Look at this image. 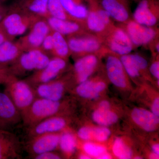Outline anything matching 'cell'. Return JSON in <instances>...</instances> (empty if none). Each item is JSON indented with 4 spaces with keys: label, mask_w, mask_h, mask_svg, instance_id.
Returning a JSON list of instances; mask_svg holds the SVG:
<instances>
[{
    "label": "cell",
    "mask_w": 159,
    "mask_h": 159,
    "mask_svg": "<svg viewBox=\"0 0 159 159\" xmlns=\"http://www.w3.org/2000/svg\"><path fill=\"white\" fill-rule=\"evenodd\" d=\"M4 85V92L10 97L22 116L37 97L34 88L25 80L11 74Z\"/></svg>",
    "instance_id": "obj_1"
},
{
    "label": "cell",
    "mask_w": 159,
    "mask_h": 159,
    "mask_svg": "<svg viewBox=\"0 0 159 159\" xmlns=\"http://www.w3.org/2000/svg\"><path fill=\"white\" fill-rule=\"evenodd\" d=\"M66 103L61 101L36 97L22 116L24 125L29 128L44 119L61 114Z\"/></svg>",
    "instance_id": "obj_2"
},
{
    "label": "cell",
    "mask_w": 159,
    "mask_h": 159,
    "mask_svg": "<svg viewBox=\"0 0 159 159\" xmlns=\"http://www.w3.org/2000/svg\"><path fill=\"white\" fill-rule=\"evenodd\" d=\"M39 16L9 9L7 14L0 21V31L8 39L13 40L30 29Z\"/></svg>",
    "instance_id": "obj_3"
},
{
    "label": "cell",
    "mask_w": 159,
    "mask_h": 159,
    "mask_svg": "<svg viewBox=\"0 0 159 159\" xmlns=\"http://www.w3.org/2000/svg\"><path fill=\"white\" fill-rule=\"evenodd\" d=\"M51 57L40 49L25 51L9 66L10 74L19 77L43 68Z\"/></svg>",
    "instance_id": "obj_4"
},
{
    "label": "cell",
    "mask_w": 159,
    "mask_h": 159,
    "mask_svg": "<svg viewBox=\"0 0 159 159\" xmlns=\"http://www.w3.org/2000/svg\"><path fill=\"white\" fill-rule=\"evenodd\" d=\"M66 67V60L51 57L48 63L43 68L32 73L24 80L34 88L59 77Z\"/></svg>",
    "instance_id": "obj_5"
},
{
    "label": "cell",
    "mask_w": 159,
    "mask_h": 159,
    "mask_svg": "<svg viewBox=\"0 0 159 159\" xmlns=\"http://www.w3.org/2000/svg\"><path fill=\"white\" fill-rule=\"evenodd\" d=\"M29 30L28 34L17 40L24 51L39 49L45 38L51 31L47 19L43 18L35 21Z\"/></svg>",
    "instance_id": "obj_6"
},
{
    "label": "cell",
    "mask_w": 159,
    "mask_h": 159,
    "mask_svg": "<svg viewBox=\"0 0 159 159\" xmlns=\"http://www.w3.org/2000/svg\"><path fill=\"white\" fill-rule=\"evenodd\" d=\"M61 134L60 132L43 134L29 138L25 146L26 150L30 157L55 151L59 148Z\"/></svg>",
    "instance_id": "obj_7"
},
{
    "label": "cell",
    "mask_w": 159,
    "mask_h": 159,
    "mask_svg": "<svg viewBox=\"0 0 159 159\" xmlns=\"http://www.w3.org/2000/svg\"><path fill=\"white\" fill-rule=\"evenodd\" d=\"M21 122V115L10 97L0 92V129L11 132Z\"/></svg>",
    "instance_id": "obj_8"
},
{
    "label": "cell",
    "mask_w": 159,
    "mask_h": 159,
    "mask_svg": "<svg viewBox=\"0 0 159 159\" xmlns=\"http://www.w3.org/2000/svg\"><path fill=\"white\" fill-rule=\"evenodd\" d=\"M67 41L71 54L79 56L99 51L102 46L101 39L84 34L69 36Z\"/></svg>",
    "instance_id": "obj_9"
},
{
    "label": "cell",
    "mask_w": 159,
    "mask_h": 159,
    "mask_svg": "<svg viewBox=\"0 0 159 159\" xmlns=\"http://www.w3.org/2000/svg\"><path fill=\"white\" fill-rule=\"evenodd\" d=\"M109 29L106 43L110 50L122 56L131 53L134 45L125 30L112 27Z\"/></svg>",
    "instance_id": "obj_10"
},
{
    "label": "cell",
    "mask_w": 159,
    "mask_h": 159,
    "mask_svg": "<svg viewBox=\"0 0 159 159\" xmlns=\"http://www.w3.org/2000/svg\"><path fill=\"white\" fill-rule=\"evenodd\" d=\"M67 77H60L46 83L37 85L34 88L36 97L51 100H61L67 87Z\"/></svg>",
    "instance_id": "obj_11"
},
{
    "label": "cell",
    "mask_w": 159,
    "mask_h": 159,
    "mask_svg": "<svg viewBox=\"0 0 159 159\" xmlns=\"http://www.w3.org/2000/svg\"><path fill=\"white\" fill-rule=\"evenodd\" d=\"M125 31L134 45H146L155 39L157 32L152 27L139 24L134 20L129 21Z\"/></svg>",
    "instance_id": "obj_12"
},
{
    "label": "cell",
    "mask_w": 159,
    "mask_h": 159,
    "mask_svg": "<svg viewBox=\"0 0 159 159\" xmlns=\"http://www.w3.org/2000/svg\"><path fill=\"white\" fill-rule=\"evenodd\" d=\"M68 119L61 114L44 119L28 128L29 138L46 133L60 132L66 127Z\"/></svg>",
    "instance_id": "obj_13"
},
{
    "label": "cell",
    "mask_w": 159,
    "mask_h": 159,
    "mask_svg": "<svg viewBox=\"0 0 159 159\" xmlns=\"http://www.w3.org/2000/svg\"><path fill=\"white\" fill-rule=\"evenodd\" d=\"M158 7L154 0H142L135 10L134 20L139 24L152 27L158 19Z\"/></svg>",
    "instance_id": "obj_14"
},
{
    "label": "cell",
    "mask_w": 159,
    "mask_h": 159,
    "mask_svg": "<svg viewBox=\"0 0 159 159\" xmlns=\"http://www.w3.org/2000/svg\"><path fill=\"white\" fill-rule=\"evenodd\" d=\"M48 3V0H13L8 7L11 10L47 19L50 16Z\"/></svg>",
    "instance_id": "obj_15"
},
{
    "label": "cell",
    "mask_w": 159,
    "mask_h": 159,
    "mask_svg": "<svg viewBox=\"0 0 159 159\" xmlns=\"http://www.w3.org/2000/svg\"><path fill=\"white\" fill-rule=\"evenodd\" d=\"M20 144L11 132L0 130V159H20Z\"/></svg>",
    "instance_id": "obj_16"
},
{
    "label": "cell",
    "mask_w": 159,
    "mask_h": 159,
    "mask_svg": "<svg viewBox=\"0 0 159 159\" xmlns=\"http://www.w3.org/2000/svg\"><path fill=\"white\" fill-rule=\"evenodd\" d=\"M96 55L88 54L80 57L75 63L74 67V77L79 83L89 79L98 64Z\"/></svg>",
    "instance_id": "obj_17"
},
{
    "label": "cell",
    "mask_w": 159,
    "mask_h": 159,
    "mask_svg": "<svg viewBox=\"0 0 159 159\" xmlns=\"http://www.w3.org/2000/svg\"><path fill=\"white\" fill-rule=\"evenodd\" d=\"M52 31H57L64 36H70L84 34L82 23L72 20H62L50 16L47 19Z\"/></svg>",
    "instance_id": "obj_18"
},
{
    "label": "cell",
    "mask_w": 159,
    "mask_h": 159,
    "mask_svg": "<svg viewBox=\"0 0 159 159\" xmlns=\"http://www.w3.org/2000/svg\"><path fill=\"white\" fill-rule=\"evenodd\" d=\"M106 69L108 78L112 83L118 87H125L126 77L120 59L114 55H109L107 59Z\"/></svg>",
    "instance_id": "obj_19"
},
{
    "label": "cell",
    "mask_w": 159,
    "mask_h": 159,
    "mask_svg": "<svg viewBox=\"0 0 159 159\" xmlns=\"http://www.w3.org/2000/svg\"><path fill=\"white\" fill-rule=\"evenodd\" d=\"M101 5L111 18L119 22L128 21L129 12L124 0H101Z\"/></svg>",
    "instance_id": "obj_20"
},
{
    "label": "cell",
    "mask_w": 159,
    "mask_h": 159,
    "mask_svg": "<svg viewBox=\"0 0 159 159\" xmlns=\"http://www.w3.org/2000/svg\"><path fill=\"white\" fill-rule=\"evenodd\" d=\"M24 52L17 41L7 40L0 45V65L9 66Z\"/></svg>",
    "instance_id": "obj_21"
},
{
    "label": "cell",
    "mask_w": 159,
    "mask_h": 159,
    "mask_svg": "<svg viewBox=\"0 0 159 159\" xmlns=\"http://www.w3.org/2000/svg\"><path fill=\"white\" fill-rule=\"evenodd\" d=\"M120 60L124 70L132 77H139L141 71L145 70L148 66L147 60L137 54H129L122 55Z\"/></svg>",
    "instance_id": "obj_22"
},
{
    "label": "cell",
    "mask_w": 159,
    "mask_h": 159,
    "mask_svg": "<svg viewBox=\"0 0 159 159\" xmlns=\"http://www.w3.org/2000/svg\"><path fill=\"white\" fill-rule=\"evenodd\" d=\"M131 117L134 122L146 131H153L159 124L158 117L143 109H134Z\"/></svg>",
    "instance_id": "obj_23"
},
{
    "label": "cell",
    "mask_w": 159,
    "mask_h": 159,
    "mask_svg": "<svg viewBox=\"0 0 159 159\" xmlns=\"http://www.w3.org/2000/svg\"><path fill=\"white\" fill-rule=\"evenodd\" d=\"M105 83L86 80L80 83L75 89L77 96L85 99H94L106 88Z\"/></svg>",
    "instance_id": "obj_24"
},
{
    "label": "cell",
    "mask_w": 159,
    "mask_h": 159,
    "mask_svg": "<svg viewBox=\"0 0 159 159\" xmlns=\"http://www.w3.org/2000/svg\"><path fill=\"white\" fill-rule=\"evenodd\" d=\"M67 14L74 20L83 23L88 14L89 9L82 0H60Z\"/></svg>",
    "instance_id": "obj_25"
},
{
    "label": "cell",
    "mask_w": 159,
    "mask_h": 159,
    "mask_svg": "<svg viewBox=\"0 0 159 159\" xmlns=\"http://www.w3.org/2000/svg\"><path fill=\"white\" fill-rule=\"evenodd\" d=\"M53 38V50L52 57H60L66 60L71 54L67 41L65 36L57 31L51 30Z\"/></svg>",
    "instance_id": "obj_26"
},
{
    "label": "cell",
    "mask_w": 159,
    "mask_h": 159,
    "mask_svg": "<svg viewBox=\"0 0 159 159\" xmlns=\"http://www.w3.org/2000/svg\"><path fill=\"white\" fill-rule=\"evenodd\" d=\"M89 1L92 6L91 9L89 10L88 14L85 19L87 27L89 30L94 33H104L108 28H110L106 25L99 17L92 0Z\"/></svg>",
    "instance_id": "obj_27"
},
{
    "label": "cell",
    "mask_w": 159,
    "mask_h": 159,
    "mask_svg": "<svg viewBox=\"0 0 159 159\" xmlns=\"http://www.w3.org/2000/svg\"><path fill=\"white\" fill-rule=\"evenodd\" d=\"M94 122L102 126L112 125L116 122L118 117L116 114L109 109L98 108L93 114Z\"/></svg>",
    "instance_id": "obj_28"
},
{
    "label": "cell",
    "mask_w": 159,
    "mask_h": 159,
    "mask_svg": "<svg viewBox=\"0 0 159 159\" xmlns=\"http://www.w3.org/2000/svg\"><path fill=\"white\" fill-rule=\"evenodd\" d=\"M77 147L76 138L72 133L64 131L60 139L59 148L66 155L70 156L75 151Z\"/></svg>",
    "instance_id": "obj_29"
},
{
    "label": "cell",
    "mask_w": 159,
    "mask_h": 159,
    "mask_svg": "<svg viewBox=\"0 0 159 159\" xmlns=\"http://www.w3.org/2000/svg\"><path fill=\"white\" fill-rule=\"evenodd\" d=\"M48 9L50 16L51 17L59 19L74 20L66 12L60 0H48Z\"/></svg>",
    "instance_id": "obj_30"
},
{
    "label": "cell",
    "mask_w": 159,
    "mask_h": 159,
    "mask_svg": "<svg viewBox=\"0 0 159 159\" xmlns=\"http://www.w3.org/2000/svg\"><path fill=\"white\" fill-rule=\"evenodd\" d=\"M113 152L117 157L121 159H130L132 152L120 138L116 139L113 146Z\"/></svg>",
    "instance_id": "obj_31"
},
{
    "label": "cell",
    "mask_w": 159,
    "mask_h": 159,
    "mask_svg": "<svg viewBox=\"0 0 159 159\" xmlns=\"http://www.w3.org/2000/svg\"><path fill=\"white\" fill-rule=\"evenodd\" d=\"M111 134L110 130L106 127L91 128L90 140L95 139L99 142H104L108 139Z\"/></svg>",
    "instance_id": "obj_32"
},
{
    "label": "cell",
    "mask_w": 159,
    "mask_h": 159,
    "mask_svg": "<svg viewBox=\"0 0 159 159\" xmlns=\"http://www.w3.org/2000/svg\"><path fill=\"white\" fill-rule=\"evenodd\" d=\"M83 149L88 154L96 157H99L106 152V148L103 146L89 142L84 144Z\"/></svg>",
    "instance_id": "obj_33"
},
{
    "label": "cell",
    "mask_w": 159,
    "mask_h": 159,
    "mask_svg": "<svg viewBox=\"0 0 159 159\" xmlns=\"http://www.w3.org/2000/svg\"><path fill=\"white\" fill-rule=\"evenodd\" d=\"M53 38L51 31V32L45 38L39 49L51 57L53 52Z\"/></svg>",
    "instance_id": "obj_34"
},
{
    "label": "cell",
    "mask_w": 159,
    "mask_h": 159,
    "mask_svg": "<svg viewBox=\"0 0 159 159\" xmlns=\"http://www.w3.org/2000/svg\"><path fill=\"white\" fill-rule=\"evenodd\" d=\"M55 151H49L36 155L30 157L31 159H60L61 157L59 155V154L55 152Z\"/></svg>",
    "instance_id": "obj_35"
},
{
    "label": "cell",
    "mask_w": 159,
    "mask_h": 159,
    "mask_svg": "<svg viewBox=\"0 0 159 159\" xmlns=\"http://www.w3.org/2000/svg\"><path fill=\"white\" fill-rule=\"evenodd\" d=\"M10 74L9 66L0 65V85L4 84Z\"/></svg>",
    "instance_id": "obj_36"
},
{
    "label": "cell",
    "mask_w": 159,
    "mask_h": 159,
    "mask_svg": "<svg viewBox=\"0 0 159 159\" xmlns=\"http://www.w3.org/2000/svg\"><path fill=\"white\" fill-rule=\"evenodd\" d=\"M151 74L156 78L157 79H159V62L158 61H154L151 65L150 68Z\"/></svg>",
    "instance_id": "obj_37"
},
{
    "label": "cell",
    "mask_w": 159,
    "mask_h": 159,
    "mask_svg": "<svg viewBox=\"0 0 159 159\" xmlns=\"http://www.w3.org/2000/svg\"><path fill=\"white\" fill-rule=\"evenodd\" d=\"M152 111L154 115L157 117L159 116V99L157 98L155 99L152 107Z\"/></svg>",
    "instance_id": "obj_38"
},
{
    "label": "cell",
    "mask_w": 159,
    "mask_h": 159,
    "mask_svg": "<svg viewBox=\"0 0 159 159\" xmlns=\"http://www.w3.org/2000/svg\"><path fill=\"white\" fill-rule=\"evenodd\" d=\"M9 11V7L0 2V21L5 17Z\"/></svg>",
    "instance_id": "obj_39"
},
{
    "label": "cell",
    "mask_w": 159,
    "mask_h": 159,
    "mask_svg": "<svg viewBox=\"0 0 159 159\" xmlns=\"http://www.w3.org/2000/svg\"><path fill=\"white\" fill-rule=\"evenodd\" d=\"M99 108L109 109L110 108V105L108 101H102L99 104Z\"/></svg>",
    "instance_id": "obj_40"
},
{
    "label": "cell",
    "mask_w": 159,
    "mask_h": 159,
    "mask_svg": "<svg viewBox=\"0 0 159 159\" xmlns=\"http://www.w3.org/2000/svg\"><path fill=\"white\" fill-rule=\"evenodd\" d=\"M154 153L159 155V145L158 144H155L152 147Z\"/></svg>",
    "instance_id": "obj_41"
},
{
    "label": "cell",
    "mask_w": 159,
    "mask_h": 159,
    "mask_svg": "<svg viewBox=\"0 0 159 159\" xmlns=\"http://www.w3.org/2000/svg\"><path fill=\"white\" fill-rule=\"evenodd\" d=\"M9 39L2 32L0 31V45L2 44L3 42Z\"/></svg>",
    "instance_id": "obj_42"
},
{
    "label": "cell",
    "mask_w": 159,
    "mask_h": 159,
    "mask_svg": "<svg viewBox=\"0 0 159 159\" xmlns=\"http://www.w3.org/2000/svg\"><path fill=\"white\" fill-rule=\"evenodd\" d=\"M98 158L101 159H109L111 158V157L109 155L104 153L103 154H102V155L99 156Z\"/></svg>",
    "instance_id": "obj_43"
},
{
    "label": "cell",
    "mask_w": 159,
    "mask_h": 159,
    "mask_svg": "<svg viewBox=\"0 0 159 159\" xmlns=\"http://www.w3.org/2000/svg\"><path fill=\"white\" fill-rule=\"evenodd\" d=\"M150 158L152 159H159V155L156 153H153L151 154L150 156Z\"/></svg>",
    "instance_id": "obj_44"
},
{
    "label": "cell",
    "mask_w": 159,
    "mask_h": 159,
    "mask_svg": "<svg viewBox=\"0 0 159 159\" xmlns=\"http://www.w3.org/2000/svg\"><path fill=\"white\" fill-rule=\"evenodd\" d=\"M79 158L80 159H88L91 158L90 157H89L88 156L85 155L84 154L80 155L79 157Z\"/></svg>",
    "instance_id": "obj_45"
},
{
    "label": "cell",
    "mask_w": 159,
    "mask_h": 159,
    "mask_svg": "<svg viewBox=\"0 0 159 159\" xmlns=\"http://www.w3.org/2000/svg\"><path fill=\"white\" fill-rule=\"evenodd\" d=\"M159 43H157L156 44V45L155 46V50L157 52H158V53H159Z\"/></svg>",
    "instance_id": "obj_46"
},
{
    "label": "cell",
    "mask_w": 159,
    "mask_h": 159,
    "mask_svg": "<svg viewBox=\"0 0 159 159\" xmlns=\"http://www.w3.org/2000/svg\"><path fill=\"white\" fill-rule=\"evenodd\" d=\"M135 159H141V158L139 157H136Z\"/></svg>",
    "instance_id": "obj_47"
},
{
    "label": "cell",
    "mask_w": 159,
    "mask_h": 159,
    "mask_svg": "<svg viewBox=\"0 0 159 159\" xmlns=\"http://www.w3.org/2000/svg\"><path fill=\"white\" fill-rule=\"evenodd\" d=\"M2 0H0V2H2Z\"/></svg>",
    "instance_id": "obj_48"
},
{
    "label": "cell",
    "mask_w": 159,
    "mask_h": 159,
    "mask_svg": "<svg viewBox=\"0 0 159 159\" xmlns=\"http://www.w3.org/2000/svg\"><path fill=\"white\" fill-rule=\"evenodd\" d=\"M0 130H1V129H0ZM1 130H2V129H1Z\"/></svg>",
    "instance_id": "obj_49"
}]
</instances>
